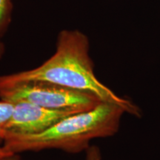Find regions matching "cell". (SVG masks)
<instances>
[{"label":"cell","instance_id":"1","mask_svg":"<svg viewBox=\"0 0 160 160\" xmlns=\"http://www.w3.org/2000/svg\"><path fill=\"white\" fill-rule=\"evenodd\" d=\"M44 82L96 96L103 102L121 106L126 113L140 117L141 110L131 100L116 94L96 77L89 55V41L77 30H65L58 36L51 58L36 68L0 76V86Z\"/></svg>","mask_w":160,"mask_h":160},{"label":"cell","instance_id":"4","mask_svg":"<svg viewBox=\"0 0 160 160\" xmlns=\"http://www.w3.org/2000/svg\"><path fill=\"white\" fill-rule=\"evenodd\" d=\"M76 113L48 109L25 102L13 103V114L8 126L6 136L40 133L64 118Z\"/></svg>","mask_w":160,"mask_h":160},{"label":"cell","instance_id":"10","mask_svg":"<svg viewBox=\"0 0 160 160\" xmlns=\"http://www.w3.org/2000/svg\"><path fill=\"white\" fill-rule=\"evenodd\" d=\"M0 160H17V159H12V157H9V158H5V159H2Z\"/></svg>","mask_w":160,"mask_h":160},{"label":"cell","instance_id":"5","mask_svg":"<svg viewBox=\"0 0 160 160\" xmlns=\"http://www.w3.org/2000/svg\"><path fill=\"white\" fill-rule=\"evenodd\" d=\"M13 111V103L0 100V142L5 139Z\"/></svg>","mask_w":160,"mask_h":160},{"label":"cell","instance_id":"6","mask_svg":"<svg viewBox=\"0 0 160 160\" xmlns=\"http://www.w3.org/2000/svg\"><path fill=\"white\" fill-rule=\"evenodd\" d=\"M12 8L11 0H0V37L11 22Z\"/></svg>","mask_w":160,"mask_h":160},{"label":"cell","instance_id":"7","mask_svg":"<svg viewBox=\"0 0 160 160\" xmlns=\"http://www.w3.org/2000/svg\"><path fill=\"white\" fill-rule=\"evenodd\" d=\"M85 160H102L100 150L97 146H90L86 150Z\"/></svg>","mask_w":160,"mask_h":160},{"label":"cell","instance_id":"2","mask_svg":"<svg viewBox=\"0 0 160 160\" xmlns=\"http://www.w3.org/2000/svg\"><path fill=\"white\" fill-rule=\"evenodd\" d=\"M125 113L121 106L101 102L88 111L64 118L40 133L7 135L3 141L4 146L13 153L48 148L61 149L71 153L86 151L92 139L117 133Z\"/></svg>","mask_w":160,"mask_h":160},{"label":"cell","instance_id":"9","mask_svg":"<svg viewBox=\"0 0 160 160\" xmlns=\"http://www.w3.org/2000/svg\"><path fill=\"white\" fill-rule=\"evenodd\" d=\"M4 50H5V48H4L3 44L1 41H0V59H1V57H2L4 53Z\"/></svg>","mask_w":160,"mask_h":160},{"label":"cell","instance_id":"3","mask_svg":"<svg viewBox=\"0 0 160 160\" xmlns=\"http://www.w3.org/2000/svg\"><path fill=\"white\" fill-rule=\"evenodd\" d=\"M0 99L11 103L25 102L57 111L82 112L103 102L96 96L44 82L0 86Z\"/></svg>","mask_w":160,"mask_h":160},{"label":"cell","instance_id":"8","mask_svg":"<svg viewBox=\"0 0 160 160\" xmlns=\"http://www.w3.org/2000/svg\"><path fill=\"white\" fill-rule=\"evenodd\" d=\"M14 154L15 153H13L12 151H9L8 148H6L4 145L2 147H0V159H5V158L13 157Z\"/></svg>","mask_w":160,"mask_h":160}]
</instances>
